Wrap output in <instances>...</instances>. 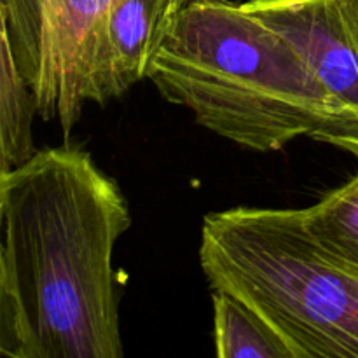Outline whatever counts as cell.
<instances>
[{"label": "cell", "mask_w": 358, "mask_h": 358, "mask_svg": "<svg viewBox=\"0 0 358 358\" xmlns=\"http://www.w3.org/2000/svg\"><path fill=\"white\" fill-rule=\"evenodd\" d=\"M0 27L6 28L14 59L35 91L41 79L44 0H0Z\"/></svg>", "instance_id": "obj_10"}, {"label": "cell", "mask_w": 358, "mask_h": 358, "mask_svg": "<svg viewBox=\"0 0 358 358\" xmlns=\"http://www.w3.org/2000/svg\"><path fill=\"white\" fill-rule=\"evenodd\" d=\"M147 79L215 135L278 152L313 138L353 154L338 105L299 49L227 0H191L154 56Z\"/></svg>", "instance_id": "obj_2"}, {"label": "cell", "mask_w": 358, "mask_h": 358, "mask_svg": "<svg viewBox=\"0 0 358 358\" xmlns=\"http://www.w3.org/2000/svg\"><path fill=\"white\" fill-rule=\"evenodd\" d=\"M348 2V9L350 14H352V20L355 23L357 30H358V0H346Z\"/></svg>", "instance_id": "obj_11"}, {"label": "cell", "mask_w": 358, "mask_h": 358, "mask_svg": "<svg viewBox=\"0 0 358 358\" xmlns=\"http://www.w3.org/2000/svg\"><path fill=\"white\" fill-rule=\"evenodd\" d=\"M213 339L220 358H296L289 343L245 301L212 290Z\"/></svg>", "instance_id": "obj_8"}, {"label": "cell", "mask_w": 358, "mask_h": 358, "mask_svg": "<svg viewBox=\"0 0 358 358\" xmlns=\"http://www.w3.org/2000/svg\"><path fill=\"white\" fill-rule=\"evenodd\" d=\"M0 355L121 358L114 250L128 201L87 150H37L0 173Z\"/></svg>", "instance_id": "obj_1"}, {"label": "cell", "mask_w": 358, "mask_h": 358, "mask_svg": "<svg viewBox=\"0 0 358 358\" xmlns=\"http://www.w3.org/2000/svg\"><path fill=\"white\" fill-rule=\"evenodd\" d=\"M191 0H114L98 31L90 73V101L122 96L147 72L175 20Z\"/></svg>", "instance_id": "obj_6"}, {"label": "cell", "mask_w": 358, "mask_h": 358, "mask_svg": "<svg viewBox=\"0 0 358 358\" xmlns=\"http://www.w3.org/2000/svg\"><path fill=\"white\" fill-rule=\"evenodd\" d=\"M37 94L13 56L6 28L0 27V173L14 170L37 152L31 136Z\"/></svg>", "instance_id": "obj_7"}, {"label": "cell", "mask_w": 358, "mask_h": 358, "mask_svg": "<svg viewBox=\"0 0 358 358\" xmlns=\"http://www.w3.org/2000/svg\"><path fill=\"white\" fill-rule=\"evenodd\" d=\"M114 0H44L42 65L35 94L38 115L65 136L90 101V73L98 31Z\"/></svg>", "instance_id": "obj_5"}, {"label": "cell", "mask_w": 358, "mask_h": 358, "mask_svg": "<svg viewBox=\"0 0 358 358\" xmlns=\"http://www.w3.org/2000/svg\"><path fill=\"white\" fill-rule=\"evenodd\" d=\"M241 6L289 38L325 87L358 161V30L346 0H247Z\"/></svg>", "instance_id": "obj_4"}, {"label": "cell", "mask_w": 358, "mask_h": 358, "mask_svg": "<svg viewBox=\"0 0 358 358\" xmlns=\"http://www.w3.org/2000/svg\"><path fill=\"white\" fill-rule=\"evenodd\" d=\"M199 264L210 289L254 308L296 358H358V269L308 231L303 210L208 213Z\"/></svg>", "instance_id": "obj_3"}, {"label": "cell", "mask_w": 358, "mask_h": 358, "mask_svg": "<svg viewBox=\"0 0 358 358\" xmlns=\"http://www.w3.org/2000/svg\"><path fill=\"white\" fill-rule=\"evenodd\" d=\"M304 226L327 250L358 269V171L303 208Z\"/></svg>", "instance_id": "obj_9"}]
</instances>
